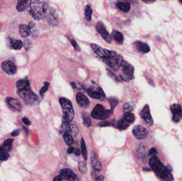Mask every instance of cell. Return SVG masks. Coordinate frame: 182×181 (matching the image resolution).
I'll use <instances>...</instances> for the list:
<instances>
[{"instance_id":"41","label":"cell","mask_w":182,"mask_h":181,"mask_svg":"<svg viewBox=\"0 0 182 181\" xmlns=\"http://www.w3.org/2000/svg\"><path fill=\"white\" fill-rule=\"evenodd\" d=\"M72 45H73V46L75 48V49H76L78 52H80V47L79 46V45H78L77 42L74 39H72Z\"/></svg>"},{"instance_id":"55","label":"cell","mask_w":182,"mask_h":181,"mask_svg":"<svg viewBox=\"0 0 182 181\" xmlns=\"http://www.w3.org/2000/svg\"><path fill=\"white\" fill-rule=\"evenodd\" d=\"M143 1L144 2L146 3H153V2H154V1Z\"/></svg>"},{"instance_id":"35","label":"cell","mask_w":182,"mask_h":181,"mask_svg":"<svg viewBox=\"0 0 182 181\" xmlns=\"http://www.w3.org/2000/svg\"><path fill=\"white\" fill-rule=\"evenodd\" d=\"M78 169L82 174H85L87 171V167L85 164L83 162H80L78 163Z\"/></svg>"},{"instance_id":"18","label":"cell","mask_w":182,"mask_h":181,"mask_svg":"<svg viewBox=\"0 0 182 181\" xmlns=\"http://www.w3.org/2000/svg\"><path fill=\"white\" fill-rule=\"evenodd\" d=\"M136 48L140 52L143 53H147L150 51V48L148 44L142 41H137L135 42Z\"/></svg>"},{"instance_id":"8","label":"cell","mask_w":182,"mask_h":181,"mask_svg":"<svg viewBox=\"0 0 182 181\" xmlns=\"http://www.w3.org/2000/svg\"><path fill=\"white\" fill-rule=\"evenodd\" d=\"M87 93L88 95L92 98L96 99H103L105 98V93L102 88L100 87L95 88L94 86H91L87 89Z\"/></svg>"},{"instance_id":"50","label":"cell","mask_w":182,"mask_h":181,"mask_svg":"<svg viewBox=\"0 0 182 181\" xmlns=\"http://www.w3.org/2000/svg\"><path fill=\"white\" fill-rule=\"evenodd\" d=\"M62 178L61 176L59 175L56 176L53 179V181H62Z\"/></svg>"},{"instance_id":"12","label":"cell","mask_w":182,"mask_h":181,"mask_svg":"<svg viewBox=\"0 0 182 181\" xmlns=\"http://www.w3.org/2000/svg\"><path fill=\"white\" fill-rule=\"evenodd\" d=\"M133 134L138 139H143L148 135V131L146 128L141 125H135L133 129Z\"/></svg>"},{"instance_id":"51","label":"cell","mask_w":182,"mask_h":181,"mask_svg":"<svg viewBox=\"0 0 182 181\" xmlns=\"http://www.w3.org/2000/svg\"><path fill=\"white\" fill-rule=\"evenodd\" d=\"M74 154L76 156H80V150L78 149H75Z\"/></svg>"},{"instance_id":"36","label":"cell","mask_w":182,"mask_h":181,"mask_svg":"<svg viewBox=\"0 0 182 181\" xmlns=\"http://www.w3.org/2000/svg\"><path fill=\"white\" fill-rule=\"evenodd\" d=\"M109 101L111 107V110L113 112V109L118 104V100L116 98H111L109 99Z\"/></svg>"},{"instance_id":"15","label":"cell","mask_w":182,"mask_h":181,"mask_svg":"<svg viewBox=\"0 0 182 181\" xmlns=\"http://www.w3.org/2000/svg\"><path fill=\"white\" fill-rule=\"evenodd\" d=\"M76 100L78 104L82 107H87L90 104V101L86 96L81 93H78L76 95Z\"/></svg>"},{"instance_id":"37","label":"cell","mask_w":182,"mask_h":181,"mask_svg":"<svg viewBox=\"0 0 182 181\" xmlns=\"http://www.w3.org/2000/svg\"><path fill=\"white\" fill-rule=\"evenodd\" d=\"M123 110L125 113H131L133 110L132 106L130 105L129 103H126L124 104L123 106Z\"/></svg>"},{"instance_id":"38","label":"cell","mask_w":182,"mask_h":181,"mask_svg":"<svg viewBox=\"0 0 182 181\" xmlns=\"http://www.w3.org/2000/svg\"><path fill=\"white\" fill-rule=\"evenodd\" d=\"M107 74L109 76V77H110L112 79L115 80L116 82H119V80L118 79L117 77L116 76V74L113 73L112 72L110 71V70H108V69H107Z\"/></svg>"},{"instance_id":"46","label":"cell","mask_w":182,"mask_h":181,"mask_svg":"<svg viewBox=\"0 0 182 181\" xmlns=\"http://www.w3.org/2000/svg\"><path fill=\"white\" fill-rule=\"evenodd\" d=\"M91 176H92V177L94 180V181H95V180H96V178H97V173H96L95 170H92V172H91Z\"/></svg>"},{"instance_id":"17","label":"cell","mask_w":182,"mask_h":181,"mask_svg":"<svg viewBox=\"0 0 182 181\" xmlns=\"http://www.w3.org/2000/svg\"><path fill=\"white\" fill-rule=\"evenodd\" d=\"M91 165L92 167L94 170L97 171H101L102 170V165L98 159V157L97 156V154L93 152L91 157Z\"/></svg>"},{"instance_id":"30","label":"cell","mask_w":182,"mask_h":181,"mask_svg":"<svg viewBox=\"0 0 182 181\" xmlns=\"http://www.w3.org/2000/svg\"><path fill=\"white\" fill-rule=\"evenodd\" d=\"M83 119V123L86 127H90L92 125V121L88 115L86 113H83L82 115Z\"/></svg>"},{"instance_id":"48","label":"cell","mask_w":182,"mask_h":181,"mask_svg":"<svg viewBox=\"0 0 182 181\" xmlns=\"http://www.w3.org/2000/svg\"><path fill=\"white\" fill-rule=\"evenodd\" d=\"M14 140V139H8V140H6V141H5V142L4 143V145H12V143H13Z\"/></svg>"},{"instance_id":"6","label":"cell","mask_w":182,"mask_h":181,"mask_svg":"<svg viewBox=\"0 0 182 181\" xmlns=\"http://www.w3.org/2000/svg\"><path fill=\"white\" fill-rule=\"evenodd\" d=\"M18 93L28 105H35L39 103L38 96L30 89L18 91Z\"/></svg>"},{"instance_id":"43","label":"cell","mask_w":182,"mask_h":181,"mask_svg":"<svg viewBox=\"0 0 182 181\" xmlns=\"http://www.w3.org/2000/svg\"><path fill=\"white\" fill-rule=\"evenodd\" d=\"M111 125V123L110 122H102L101 123H100L99 124H98V125L100 126H102V127H105V126H110Z\"/></svg>"},{"instance_id":"11","label":"cell","mask_w":182,"mask_h":181,"mask_svg":"<svg viewBox=\"0 0 182 181\" xmlns=\"http://www.w3.org/2000/svg\"><path fill=\"white\" fill-rule=\"evenodd\" d=\"M96 29H97V31L101 35V36H102V38H103L105 41L109 44L111 43V41H112L111 37L107 31L105 26L102 22L99 21L97 23L96 25Z\"/></svg>"},{"instance_id":"2","label":"cell","mask_w":182,"mask_h":181,"mask_svg":"<svg viewBox=\"0 0 182 181\" xmlns=\"http://www.w3.org/2000/svg\"><path fill=\"white\" fill-rule=\"evenodd\" d=\"M149 166L158 177L163 181H173L174 177L168 168L163 164L156 155L152 156L149 159Z\"/></svg>"},{"instance_id":"47","label":"cell","mask_w":182,"mask_h":181,"mask_svg":"<svg viewBox=\"0 0 182 181\" xmlns=\"http://www.w3.org/2000/svg\"><path fill=\"white\" fill-rule=\"evenodd\" d=\"M22 121L27 125H29L30 124V121L27 118H22Z\"/></svg>"},{"instance_id":"45","label":"cell","mask_w":182,"mask_h":181,"mask_svg":"<svg viewBox=\"0 0 182 181\" xmlns=\"http://www.w3.org/2000/svg\"><path fill=\"white\" fill-rule=\"evenodd\" d=\"M20 131L19 129H17V130H14V131L12 132V133H11V135L12 136H13V137H16V136H17V135H18L20 134Z\"/></svg>"},{"instance_id":"32","label":"cell","mask_w":182,"mask_h":181,"mask_svg":"<svg viewBox=\"0 0 182 181\" xmlns=\"http://www.w3.org/2000/svg\"><path fill=\"white\" fill-rule=\"evenodd\" d=\"M92 10L91 6L87 5L86 6L85 11V16L86 19L88 21H91L92 19Z\"/></svg>"},{"instance_id":"53","label":"cell","mask_w":182,"mask_h":181,"mask_svg":"<svg viewBox=\"0 0 182 181\" xmlns=\"http://www.w3.org/2000/svg\"><path fill=\"white\" fill-rule=\"evenodd\" d=\"M74 148L72 147H69L68 149V154H72L74 151Z\"/></svg>"},{"instance_id":"22","label":"cell","mask_w":182,"mask_h":181,"mask_svg":"<svg viewBox=\"0 0 182 181\" xmlns=\"http://www.w3.org/2000/svg\"><path fill=\"white\" fill-rule=\"evenodd\" d=\"M19 31L20 35L22 37H27L30 35L31 29L27 25H21L19 26Z\"/></svg>"},{"instance_id":"24","label":"cell","mask_w":182,"mask_h":181,"mask_svg":"<svg viewBox=\"0 0 182 181\" xmlns=\"http://www.w3.org/2000/svg\"><path fill=\"white\" fill-rule=\"evenodd\" d=\"M118 8L124 12H129L130 9V5L128 2H119L116 4Z\"/></svg>"},{"instance_id":"42","label":"cell","mask_w":182,"mask_h":181,"mask_svg":"<svg viewBox=\"0 0 182 181\" xmlns=\"http://www.w3.org/2000/svg\"><path fill=\"white\" fill-rule=\"evenodd\" d=\"M1 148L3 149L4 150L6 151V152H8V151H10L12 149V145H4L3 144L2 147Z\"/></svg>"},{"instance_id":"14","label":"cell","mask_w":182,"mask_h":181,"mask_svg":"<svg viewBox=\"0 0 182 181\" xmlns=\"http://www.w3.org/2000/svg\"><path fill=\"white\" fill-rule=\"evenodd\" d=\"M60 175L62 179L68 181H74L76 178V174L68 168H64L61 170Z\"/></svg>"},{"instance_id":"34","label":"cell","mask_w":182,"mask_h":181,"mask_svg":"<svg viewBox=\"0 0 182 181\" xmlns=\"http://www.w3.org/2000/svg\"><path fill=\"white\" fill-rule=\"evenodd\" d=\"M9 155L6 151L4 150L2 148H0V160L5 161L8 159Z\"/></svg>"},{"instance_id":"40","label":"cell","mask_w":182,"mask_h":181,"mask_svg":"<svg viewBox=\"0 0 182 181\" xmlns=\"http://www.w3.org/2000/svg\"><path fill=\"white\" fill-rule=\"evenodd\" d=\"M32 46V43L30 40L26 39L24 41V47L26 51H29Z\"/></svg>"},{"instance_id":"26","label":"cell","mask_w":182,"mask_h":181,"mask_svg":"<svg viewBox=\"0 0 182 181\" xmlns=\"http://www.w3.org/2000/svg\"><path fill=\"white\" fill-rule=\"evenodd\" d=\"M29 1H23L19 0L18 1V4L17 6V9L19 11H25L27 8L28 3H29Z\"/></svg>"},{"instance_id":"1","label":"cell","mask_w":182,"mask_h":181,"mask_svg":"<svg viewBox=\"0 0 182 181\" xmlns=\"http://www.w3.org/2000/svg\"><path fill=\"white\" fill-rule=\"evenodd\" d=\"M52 9L47 2L36 0L30 1L27 8L28 12L36 20L47 18Z\"/></svg>"},{"instance_id":"3","label":"cell","mask_w":182,"mask_h":181,"mask_svg":"<svg viewBox=\"0 0 182 181\" xmlns=\"http://www.w3.org/2000/svg\"><path fill=\"white\" fill-rule=\"evenodd\" d=\"M105 63L115 71H118L121 68L123 58L114 51L105 49V55L102 58Z\"/></svg>"},{"instance_id":"56","label":"cell","mask_w":182,"mask_h":181,"mask_svg":"<svg viewBox=\"0 0 182 181\" xmlns=\"http://www.w3.org/2000/svg\"><path fill=\"white\" fill-rule=\"evenodd\" d=\"M179 2H181V3H182V1H179Z\"/></svg>"},{"instance_id":"9","label":"cell","mask_w":182,"mask_h":181,"mask_svg":"<svg viewBox=\"0 0 182 181\" xmlns=\"http://www.w3.org/2000/svg\"><path fill=\"white\" fill-rule=\"evenodd\" d=\"M141 118L149 126H152L153 124V120L152 118L149 105L146 104L144 106L140 113Z\"/></svg>"},{"instance_id":"54","label":"cell","mask_w":182,"mask_h":181,"mask_svg":"<svg viewBox=\"0 0 182 181\" xmlns=\"http://www.w3.org/2000/svg\"><path fill=\"white\" fill-rule=\"evenodd\" d=\"M71 85H72V87L74 89H75L77 87V85L75 82H71Z\"/></svg>"},{"instance_id":"28","label":"cell","mask_w":182,"mask_h":181,"mask_svg":"<svg viewBox=\"0 0 182 181\" xmlns=\"http://www.w3.org/2000/svg\"><path fill=\"white\" fill-rule=\"evenodd\" d=\"M130 124L124 118H121L117 123V128L120 130H125L128 128Z\"/></svg>"},{"instance_id":"44","label":"cell","mask_w":182,"mask_h":181,"mask_svg":"<svg viewBox=\"0 0 182 181\" xmlns=\"http://www.w3.org/2000/svg\"><path fill=\"white\" fill-rule=\"evenodd\" d=\"M158 153L157 150L155 148H151L150 151H149V156H153L155 155V154H157Z\"/></svg>"},{"instance_id":"10","label":"cell","mask_w":182,"mask_h":181,"mask_svg":"<svg viewBox=\"0 0 182 181\" xmlns=\"http://www.w3.org/2000/svg\"><path fill=\"white\" fill-rule=\"evenodd\" d=\"M170 108L173 114V121L175 123L178 122L182 118V108L181 105L174 104L171 105Z\"/></svg>"},{"instance_id":"29","label":"cell","mask_w":182,"mask_h":181,"mask_svg":"<svg viewBox=\"0 0 182 181\" xmlns=\"http://www.w3.org/2000/svg\"><path fill=\"white\" fill-rule=\"evenodd\" d=\"M81 150H82V154L83 155L84 159L86 160L87 159V157H87V150H86L85 140H84L83 138L81 139Z\"/></svg>"},{"instance_id":"33","label":"cell","mask_w":182,"mask_h":181,"mask_svg":"<svg viewBox=\"0 0 182 181\" xmlns=\"http://www.w3.org/2000/svg\"><path fill=\"white\" fill-rule=\"evenodd\" d=\"M64 142L66 143L67 145L70 146L74 143V140L72 135L69 133H64Z\"/></svg>"},{"instance_id":"39","label":"cell","mask_w":182,"mask_h":181,"mask_svg":"<svg viewBox=\"0 0 182 181\" xmlns=\"http://www.w3.org/2000/svg\"><path fill=\"white\" fill-rule=\"evenodd\" d=\"M49 83L48 82H44V87H43L42 88L41 90L39 91V93H40L41 96H43L44 93H45L47 91L48 88H49Z\"/></svg>"},{"instance_id":"31","label":"cell","mask_w":182,"mask_h":181,"mask_svg":"<svg viewBox=\"0 0 182 181\" xmlns=\"http://www.w3.org/2000/svg\"><path fill=\"white\" fill-rule=\"evenodd\" d=\"M123 118L125 119L126 121L129 122L130 124H132L134 122L135 120V115L132 114V113H125Z\"/></svg>"},{"instance_id":"5","label":"cell","mask_w":182,"mask_h":181,"mask_svg":"<svg viewBox=\"0 0 182 181\" xmlns=\"http://www.w3.org/2000/svg\"><path fill=\"white\" fill-rule=\"evenodd\" d=\"M112 113L111 110H106L101 105L97 104L92 110L91 116L94 119L103 120L109 118Z\"/></svg>"},{"instance_id":"23","label":"cell","mask_w":182,"mask_h":181,"mask_svg":"<svg viewBox=\"0 0 182 181\" xmlns=\"http://www.w3.org/2000/svg\"><path fill=\"white\" fill-rule=\"evenodd\" d=\"M111 36L117 43L119 44H122L123 43L124 41V36L121 33H120L118 31L113 30L112 32Z\"/></svg>"},{"instance_id":"20","label":"cell","mask_w":182,"mask_h":181,"mask_svg":"<svg viewBox=\"0 0 182 181\" xmlns=\"http://www.w3.org/2000/svg\"><path fill=\"white\" fill-rule=\"evenodd\" d=\"M91 48L93 50L94 52L101 58H103L105 55V49L102 48L97 44H91Z\"/></svg>"},{"instance_id":"52","label":"cell","mask_w":182,"mask_h":181,"mask_svg":"<svg viewBox=\"0 0 182 181\" xmlns=\"http://www.w3.org/2000/svg\"><path fill=\"white\" fill-rule=\"evenodd\" d=\"M28 26L30 28V29H32V28H34L35 27V22H34L33 21H30V22L29 23Z\"/></svg>"},{"instance_id":"19","label":"cell","mask_w":182,"mask_h":181,"mask_svg":"<svg viewBox=\"0 0 182 181\" xmlns=\"http://www.w3.org/2000/svg\"><path fill=\"white\" fill-rule=\"evenodd\" d=\"M16 86L18 91L30 89L29 82L27 80H21L18 81L16 83Z\"/></svg>"},{"instance_id":"25","label":"cell","mask_w":182,"mask_h":181,"mask_svg":"<svg viewBox=\"0 0 182 181\" xmlns=\"http://www.w3.org/2000/svg\"><path fill=\"white\" fill-rule=\"evenodd\" d=\"M70 122L62 121V124L60 129V133H69L70 129Z\"/></svg>"},{"instance_id":"16","label":"cell","mask_w":182,"mask_h":181,"mask_svg":"<svg viewBox=\"0 0 182 181\" xmlns=\"http://www.w3.org/2000/svg\"><path fill=\"white\" fill-rule=\"evenodd\" d=\"M7 44L9 47L11 48V49L16 50L21 49L22 47V41L20 40H16L11 38H8Z\"/></svg>"},{"instance_id":"13","label":"cell","mask_w":182,"mask_h":181,"mask_svg":"<svg viewBox=\"0 0 182 181\" xmlns=\"http://www.w3.org/2000/svg\"><path fill=\"white\" fill-rule=\"evenodd\" d=\"M2 66L4 71L7 74L13 75L15 74L17 71L16 66L10 61H4L2 64Z\"/></svg>"},{"instance_id":"27","label":"cell","mask_w":182,"mask_h":181,"mask_svg":"<svg viewBox=\"0 0 182 181\" xmlns=\"http://www.w3.org/2000/svg\"><path fill=\"white\" fill-rule=\"evenodd\" d=\"M79 132V129L77 125L75 122L74 121H72L70 122V133L73 136L76 137L77 135Z\"/></svg>"},{"instance_id":"21","label":"cell","mask_w":182,"mask_h":181,"mask_svg":"<svg viewBox=\"0 0 182 181\" xmlns=\"http://www.w3.org/2000/svg\"><path fill=\"white\" fill-rule=\"evenodd\" d=\"M7 101H8L9 104L14 108L15 110H17L18 111H20L22 109L21 105L17 99L11 98V97H8L7 98Z\"/></svg>"},{"instance_id":"7","label":"cell","mask_w":182,"mask_h":181,"mask_svg":"<svg viewBox=\"0 0 182 181\" xmlns=\"http://www.w3.org/2000/svg\"><path fill=\"white\" fill-rule=\"evenodd\" d=\"M123 74L121 75V79L125 81H128L132 79L134 69L130 64L124 61L121 66Z\"/></svg>"},{"instance_id":"4","label":"cell","mask_w":182,"mask_h":181,"mask_svg":"<svg viewBox=\"0 0 182 181\" xmlns=\"http://www.w3.org/2000/svg\"><path fill=\"white\" fill-rule=\"evenodd\" d=\"M59 103L63 110L62 121L70 122L74 117V111L72 103L69 99L62 97L60 98Z\"/></svg>"},{"instance_id":"49","label":"cell","mask_w":182,"mask_h":181,"mask_svg":"<svg viewBox=\"0 0 182 181\" xmlns=\"http://www.w3.org/2000/svg\"><path fill=\"white\" fill-rule=\"evenodd\" d=\"M104 179H105V176L101 175L98 176L95 181H103L104 180Z\"/></svg>"}]
</instances>
